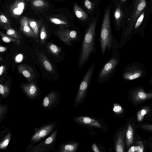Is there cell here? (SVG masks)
I'll return each instance as SVG.
<instances>
[{
  "mask_svg": "<svg viewBox=\"0 0 152 152\" xmlns=\"http://www.w3.org/2000/svg\"><path fill=\"white\" fill-rule=\"evenodd\" d=\"M25 7L24 0H15L10 5L8 10L12 16L17 18L23 13Z\"/></svg>",
  "mask_w": 152,
  "mask_h": 152,
  "instance_id": "obj_12",
  "label": "cell"
},
{
  "mask_svg": "<svg viewBox=\"0 0 152 152\" xmlns=\"http://www.w3.org/2000/svg\"><path fill=\"white\" fill-rule=\"evenodd\" d=\"M56 33L64 43L72 47L74 46L76 42H79L81 39L80 35L76 31L63 27H61Z\"/></svg>",
  "mask_w": 152,
  "mask_h": 152,
  "instance_id": "obj_7",
  "label": "cell"
},
{
  "mask_svg": "<svg viewBox=\"0 0 152 152\" xmlns=\"http://www.w3.org/2000/svg\"><path fill=\"white\" fill-rule=\"evenodd\" d=\"M140 145L137 146L131 147L128 151V152H142L144 150V148L142 142H140Z\"/></svg>",
  "mask_w": 152,
  "mask_h": 152,
  "instance_id": "obj_34",
  "label": "cell"
},
{
  "mask_svg": "<svg viewBox=\"0 0 152 152\" xmlns=\"http://www.w3.org/2000/svg\"><path fill=\"white\" fill-rule=\"evenodd\" d=\"M49 20L51 22L55 24L61 25L65 27L69 26V23L66 20L56 18H50Z\"/></svg>",
  "mask_w": 152,
  "mask_h": 152,
  "instance_id": "obj_31",
  "label": "cell"
},
{
  "mask_svg": "<svg viewBox=\"0 0 152 152\" xmlns=\"http://www.w3.org/2000/svg\"><path fill=\"white\" fill-rule=\"evenodd\" d=\"M21 86L23 93L30 99L34 100L39 98L40 93L38 86L34 83L23 84Z\"/></svg>",
  "mask_w": 152,
  "mask_h": 152,
  "instance_id": "obj_11",
  "label": "cell"
},
{
  "mask_svg": "<svg viewBox=\"0 0 152 152\" xmlns=\"http://www.w3.org/2000/svg\"><path fill=\"white\" fill-rule=\"evenodd\" d=\"M57 125L55 121H51L41 126L33 135L29 145H34L45 138L55 129Z\"/></svg>",
  "mask_w": 152,
  "mask_h": 152,
  "instance_id": "obj_9",
  "label": "cell"
},
{
  "mask_svg": "<svg viewBox=\"0 0 152 152\" xmlns=\"http://www.w3.org/2000/svg\"><path fill=\"white\" fill-rule=\"evenodd\" d=\"M31 4L34 7L38 9H43L48 5L46 0H32Z\"/></svg>",
  "mask_w": 152,
  "mask_h": 152,
  "instance_id": "obj_28",
  "label": "cell"
},
{
  "mask_svg": "<svg viewBox=\"0 0 152 152\" xmlns=\"http://www.w3.org/2000/svg\"><path fill=\"white\" fill-rule=\"evenodd\" d=\"M146 72L144 65L140 63L134 62L131 63L124 68L122 77L126 80H132L145 76Z\"/></svg>",
  "mask_w": 152,
  "mask_h": 152,
  "instance_id": "obj_5",
  "label": "cell"
},
{
  "mask_svg": "<svg viewBox=\"0 0 152 152\" xmlns=\"http://www.w3.org/2000/svg\"><path fill=\"white\" fill-rule=\"evenodd\" d=\"M47 36L45 27L43 26L41 28L40 34V39L42 43L45 42L47 37Z\"/></svg>",
  "mask_w": 152,
  "mask_h": 152,
  "instance_id": "obj_35",
  "label": "cell"
},
{
  "mask_svg": "<svg viewBox=\"0 0 152 152\" xmlns=\"http://www.w3.org/2000/svg\"><path fill=\"white\" fill-rule=\"evenodd\" d=\"M132 94L133 100L136 102H142L152 98V92L146 93L140 87L135 89Z\"/></svg>",
  "mask_w": 152,
  "mask_h": 152,
  "instance_id": "obj_14",
  "label": "cell"
},
{
  "mask_svg": "<svg viewBox=\"0 0 152 152\" xmlns=\"http://www.w3.org/2000/svg\"><path fill=\"white\" fill-rule=\"evenodd\" d=\"M39 58L43 67L49 72L54 73V71L52 65L46 56L43 53H40Z\"/></svg>",
  "mask_w": 152,
  "mask_h": 152,
  "instance_id": "obj_20",
  "label": "cell"
},
{
  "mask_svg": "<svg viewBox=\"0 0 152 152\" xmlns=\"http://www.w3.org/2000/svg\"><path fill=\"white\" fill-rule=\"evenodd\" d=\"M133 130L130 124H129L126 133V141L127 147H129L133 141Z\"/></svg>",
  "mask_w": 152,
  "mask_h": 152,
  "instance_id": "obj_22",
  "label": "cell"
},
{
  "mask_svg": "<svg viewBox=\"0 0 152 152\" xmlns=\"http://www.w3.org/2000/svg\"><path fill=\"white\" fill-rule=\"evenodd\" d=\"M124 130L120 131L115 142V148L116 151L117 152L124 151Z\"/></svg>",
  "mask_w": 152,
  "mask_h": 152,
  "instance_id": "obj_18",
  "label": "cell"
},
{
  "mask_svg": "<svg viewBox=\"0 0 152 152\" xmlns=\"http://www.w3.org/2000/svg\"><path fill=\"white\" fill-rule=\"evenodd\" d=\"M149 83L152 84V78L149 80Z\"/></svg>",
  "mask_w": 152,
  "mask_h": 152,
  "instance_id": "obj_44",
  "label": "cell"
},
{
  "mask_svg": "<svg viewBox=\"0 0 152 152\" xmlns=\"http://www.w3.org/2000/svg\"><path fill=\"white\" fill-rule=\"evenodd\" d=\"M2 60V59L1 58V57L0 56V61H1Z\"/></svg>",
  "mask_w": 152,
  "mask_h": 152,
  "instance_id": "obj_46",
  "label": "cell"
},
{
  "mask_svg": "<svg viewBox=\"0 0 152 152\" xmlns=\"http://www.w3.org/2000/svg\"><path fill=\"white\" fill-rule=\"evenodd\" d=\"M19 73L22 74L29 82L35 78V75L33 69L29 66L25 64L19 65L18 67Z\"/></svg>",
  "mask_w": 152,
  "mask_h": 152,
  "instance_id": "obj_16",
  "label": "cell"
},
{
  "mask_svg": "<svg viewBox=\"0 0 152 152\" xmlns=\"http://www.w3.org/2000/svg\"><path fill=\"white\" fill-rule=\"evenodd\" d=\"M141 127L143 129L152 131V125L145 124L141 126Z\"/></svg>",
  "mask_w": 152,
  "mask_h": 152,
  "instance_id": "obj_39",
  "label": "cell"
},
{
  "mask_svg": "<svg viewBox=\"0 0 152 152\" xmlns=\"http://www.w3.org/2000/svg\"><path fill=\"white\" fill-rule=\"evenodd\" d=\"M93 151L95 152H99L100 151L98 149L95 143H94L92 146Z\"/></svg>",
  "mask_w": 152,
  "mask_h": 152,
  "instance_id": "obj_41",
  "label": "cell"
},
{
  "mask_svg": "<svg viewBox=\"0 0 152 152\" xmlns=\"http://www.w3.org/2000/svg\"><path fill=\"white\" fill-rule=\"evenodd\" d=\"M10 93V88L6 84L1 83L0 85V100L4 99L9 95Z\"/></svg>",
  "mask_w": 152,
  "mask_h": 152,
  "instance_id": "obj_23",
  "label": "cell"
},
{
  "mask_svg": "<svg viewBox=\"0 0 152 152\" xmlns=\"http://www.w3.org/2000/svg\"><path fill=\"white\" fill-rule=\"evenodd\" d=\"M148 107H145L140 109L137 114V119L139 121H142L143 119L144 116L149 111Z\"/></svg>",
  "mask_w": 152,
  "mask_h": 152,
  "instance_id": "obj_33",
  "label": "cell"
},
{
  "mask_svg": "<svg viewBox=\"0 0 152 152\" xmlns=\"http://www.w3.org/2000/svg\"><path fill=\"white\" fill-rule=\"evenodd\" d=\"M110 9L107 8L103 18L100 34V42L101 52L104 56L107 50L112 49L113 37L112 34L110 18Z\"/></svg>",
  "mask_w": 152,
  "mask_h": 152,
  "instance_id": "obj_4",
  "label": "cell"
},
{
  "mask_svg": "<svg viewBox=\"0 0 152 152\" xmlns=\"http://www.w3.org/2000/svg\"><path fill=\"white\" fill-rule=\"evenodd\" d=\"M58 130L56 128L51 134L45 140L36 145H29L27 152H48L54 150L56 142Z\"/></svg>",
  "mask_w": 152,
  "mask_h": 152,
  "instance_id": "obj_6",
  "label": "cell"
},
{
  "mask_svg": "<svg viewBox=\"0 0 152 152\" xmlns=\"http://www.w3.org/2000/svg\"><path fill=\"white\" fill-rule=\"evenodd\" d=\"M49 51L53 54L56 56H58L62 51L61 48L52 43H49L47 45Z\"/></svg>",
  "mask_w": 152,
  "mask_h": 152,
  "instance_id": "obj_25",
  "label": "cell"
},
{
  "mask_svg": "<svg viewBox=\"0 0 152 152\" xmlns=\"http://www.w3.org/2000/svg\"><path fill=\"white\" fill-rule=\"evenodd\" d=\"M7 48L3 46H0V52H3L6 51L7 50Z\"/></svg>",
  "mask_w": 152,
  "mask_h": 152,
  "instance_id": "obj_43",
  "label": "cell"
},
{
  "mask_svg": "<svg viewBox=\"0 0 152 152\" xmlns=\"http://www.w3.org/2000/svg\"><path fill=\"white\" fill-rule=\"evenodd\" d=\"M114 15L117 26L118 28H119L120 25L122 15V12L119 6L117 7L116 8Z\"/></svg>",
  "mask_w": 152,
  "mask_h": 152,
  "instance_id": "obj_30",
  "label": "cell"
},
{
  "mask_svg": "<svg viewBox=\"0 0 152 152\" xmlns=\"http://www.w3.org/2000/svg\"><path fill=\"white\" fill-rule=\"evenodd\" d=\"M97 20L93 21L84 34L80 50L78 68L80 69L86 64L90 56L96 52L95 44Z\"/></svg>",
  "mask_w": 152,
  "mask_h": 152,
  "instance_id": "obj_1",
  "label": "cell"
},
{
  "mask_svg": "<svg viewBox=\"0 0 152 152\" xmlns=\"http://www.w3.org/2000/svg\"><path fill=\"white\" fill-rule=\"evenodd\" d=\"M78 142L67 143L60 145L57 150L55 152H74L77 150Z\"/></svg>",
  "mask_w": 152,
  "mask_h": 152,
  "instance_id": "obj_19",
  "label": "cell"
},
{
  "mask_svg": "<svg viewBox=\"0 0 152 152\" xmlns=\"http://www.w3.org/2000/svg\"><path fill=\"white\" fill-rule=\"evenodd\" d=\"M146 5V0H135L129 22L121 34L119 42L120 49L123 48L132 37V30L135 23Z\"/></svg>",
  "mask_w": 152,
  "mask_h": 152,
  "instance_id": "obj_3",
  "label": "cell"
},
{
  "mask_svg": "<svg viewBox=\"0 0 152 152\" xmlns=\"http://www.w3.org/2000/svg\"><path fill=\"white\" fill-rule=\"evenodd\" d=\"M60 98V94L58 91H51L45 96L42 103V106L47 110H53L59 103Z\"/></svg>",
  "mask_w": 152,
  "mask_h": 152,
  "instance_id": "obj_10",
  "label": "cell"
},
{
  "mask_svg": "<svg viewBox=\"0 0 152 152\" xmlns=\"http://www.w3.org/2000/svg\"><path fill=\"white\" fill-rule=\"evenodd\" d=\"M113 110L115 113L117 114L122 113L124 111L121 106L117 104H114Z\"/></svg>",
  "mask_w": 152,
  "mask_h": 152,
  "instance_id": "obj_37",
  "label": "cell"
},
{
  "mask_svg": "<svg viewBox=\"0 0 152 152\" xmlns=\"http://www.w3.org/2000/svg\"><path fill=\"white\" fill-rule=\"evenodd\" d=\"M12 137V132L7 127L0 132V149H4L7 147Z\"/></svg>",
  "mask_w": 152,
  "mask_h": 152,
  "instance_id": "obj_15",
  "label": "cell"
},
{
  "mask_svg": "<svg viewBox=\"0 0 152 152\" xmlns=\"http://www.w3.org/2000/svg\"><path fill=\"white\" fill-rule=\"evenodd\" d=\"M9 106L7 104H0V122L3 121L7 114Z\"/></svg>",
  "mask_w": 152,
  "mask_h": 152,
  "instance_id": "obj_29",
  "label": "cell"
},
{
  "mask_svg": "<svg viewBox=\"0 0 152 152\" xmlns=\"http://www.w3.org/2000/svg\"><path fill=\"white\" fill-rule=\"evenodd\" d=\"M29 19L26 16H23L20 20V30L26 36L35 37L34 33L29 23Z\"/></svg>",
  "mask_w": 152,
  "mask_h": 152,
  "instance_id": "obj_13",
  "label": "cell"
},
{
  "mask_svg": "<svg viewBox=\"0 0 152 152\" xmlns=\"http://www.w3.org/2000/svg\"><path fill=\"white\" fill-rule=\"evenodd\" d=\"M6 30L7 34L12 38L18 39H20L22 38V37L20 36L18 32L11 27L7 29Z\"/></svg>",
  "mask_w": 152,
  "mask_h": 152,
  "instance_id": "obj_32",
  "label": "cell"
},
{
  "mask_svg": "<svg viewBox=\"0 0 152 152\" xmlns=\"http://www.w3.org/2000/svg\"><path fill=\"white\" fill-rule=\"evenodd\" d=\"M29 23L33 31L35 37L37 38L39 34V28L40 23L33 19H29Z\"/></svg>",
  "mask_w": 152,
  "mask_h": 152,
  "instance_id": "obj_26",
  "label": "cell"
},
{
  "mask_svg": "<svg viewBox=\"0 0 152 152\" xmlns=\"http://www.w3.org/2000/svg\"><path fill=\"white\" fill-rule=\"evenodd\" d=\"M111 57L103 66L98 77L97 83H102L110 80L113 76L120 61V43L113 37Z\"/></svg>",
  "mask_w": 152,
  "mask_h": 152,
  "instance_id": "obj_2",
  "label": "cell"
},
{
  "mask_svg": "<svg viewBox=\"0 0 152 152\" xmlns=\"http://www.w3.org/2000/svg\"><path fill=\"white\" fill-rule=\"evenodd\" d=\"M126 0H120V1H122V2H124L125 1H126Z\"/></svg>",
  "mask_w": 152,
  "mask_h": 152,
  "instance_id": "obj_45",
  "label": "cell"
},
{
  "mask_svg": "<svg viewBox=\"0 0 152 152\" xmlns=\"http://www.w3.org/2000/svg\"><path fill=\"white\" fill-rule=\"evenodd\" d=\"M84 5L86 8L88 10H91L93 7L92 2L89 0H86L85 1Z\"/></svg>",
  "mask_w": 152,
  "mask_h": 152,
  "instance_id": "obj_38",
  "label": "cell"
},
{
  "mask_svg": "<svg viewBox=\"0 0 152 152\" xmlns=\"http://www.w3.org/2000/svg\"></svg>",
  "mask_w": 152,
  "mask_h": 152,
  "instance_id": "obj_48",
  "label": "cell"
},
{
  "mask_svg": "<svg viewBox=\"0 0 152 152\" xmlns=\"http://www.w3.org/2000/svg\"><path fill=\"white\" fill-rule=\"evenodd\" d=\"M144 15L145 12L143 11L135 23L134 27V30L137 29L140 26L143 21Z\"/></svg>",
  "mask_w": 152,
  "mask_h": 152,
  "instance_id": "obj_36",
  "label": "cell"
},
{
  "mask_svg": "<svg viewBox=\"0 0 152 152\" xmlns=\"http://www.w3.org/2000/svg\"><path fill=\"white\" fill-rule=\"evenodd\" d=\"M74 119L76 121L81 124L100 128H102L101 125L98 121L89 117L79 116Z\"/></svg>",
  "mask_w": 152,
  "mask_h": 152,
  "instance_id": "obj_17",
  "label": "cell"
},
{
  "mask_svg": "<svg viewBox=\"0 0 152 152\" xmlns=\"http://www.w3.org/2000/svg\"><path fill=\"white\" fill-rule=\"evenodd\" d=\"M27 0L28 1V0Z\"/></svg>",
  "mask_w": 152,
  "mask_h": 152,
  "instance_id": "obj_47",
  "label": "cell"
},
{
  "mask_svg": "<svg viewBox=\"0 0 152 152\" xmlns=\"http://www.w3.org/2000/svg\"><path fill=\"white\" fill-rule=\"evenodd\" d=\"M23 58V55L21 54H18L15 58V61L17 62H19L22 60Z\"/></svg>",
  "mask_w": 152,
  "mask_h": 152,
  "instance_id": "obj_40",
  "label": "cell"
},
{
  "mask_svg": "<svg viewBox=\"0 0 152 152\" xmlns=\"http://www.w3.org/2000/svg\"><path fill=\"white\" fill-rule=\"evenodd\" d=\"M5 70V67L3 65H2L0 67V76L2 75L4 73Z\"/></svg>",
  "mask_w": 152,
  "mask_h": 152,
  "instance_id": "obj_42",
  "label": "cell"
},
{
  "mask_svg": "<svg viewBox=\"0 0 152 152\" xmlns=\"http://www.w3.org/2000/svg\"><path fill=\"white\" fill-rule=\"evenodd\" d=\"M0 35L2 40L5 43L13 42L18 45H19L21 43L20 39H18L12 38L6 34L1 31L0 32Z\"/></svg>",
  "mask_w": 152,
  "mask_h": 152,
  "instance_id": "obj_24",
  "label": "cell"
},
{
  "mask_svg": "<svg viewBox=\"0 0 152 152\" xmlns=\"http://www.w3.org/2000/svg\"><path fill=\"white\" fill-rule=\"evenodd\" d=\"M74 11L76 16L80 20L85 21L87 19L88 15L77 4L74 6Z\"/></svg>",
  "mask_w": 152,
  "mask_h": 152,
  "instance_id": "obj_21",
  "label": "cell"
},
{
  "mask_svg": "<svg viewBox=\"0 0 152 152\" xmlns=\"http://www.w3.org/2000/svg\"><path fill=\"white\" fill-rule=\"evenodd\" d=\"M96 67L94 63L88 68L80 84L79 88L75 99V103H79L83 99L91 80Z\"/></svg>",
  "mask_w": 152,
  "mask_h": 152,
  "instance_id": "obj_8",
  "label": "cell"
},
{
  "mask_svg": "<svg viewBox=\"0 0 152 152\" xmlns=\"http://www.w3.org/2000/svg\"><path fill=\"white\" fill-rule=\"evenodd\" d=\"M0 26L4 29H7L11 27L10 23L5 15L3 13L0 15Z\"/></svg>",
  "mask_w": 152,
  "mask_h": 152,
  "instance_id": "obj_27",
  "label": "cell"
}]
</instances>
